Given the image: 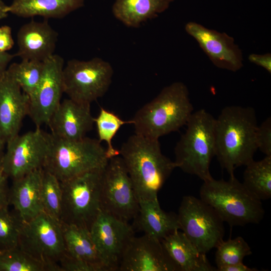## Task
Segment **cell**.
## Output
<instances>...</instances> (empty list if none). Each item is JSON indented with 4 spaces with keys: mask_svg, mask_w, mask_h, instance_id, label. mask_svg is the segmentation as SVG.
<instances>
[{
    "mask_svg": "<svg viewBox=\"0 0 271 271\" xmlns=\"http://www.w3.org/2000/svg\"><path fill=\"white\" fill-rule=\"evenodd\" d=\"M257 126L255 110L249 106H226L215 118V156L230 176L253 160Z\"/></svg>",
    "mask_w": 271,
    "mask_h": 271,
    "instance_id": "obj_1",
    "label": "cell"
},
{
    "mask_svg": "<svg viewBox=\"0 0 271 271\" xmlns=\"http://www.w3.org/2000/svg\"><path fill=\"white\" fill-rule=\"evenodd\" d=\"M119 152L139 202L157 199L158 192L176 168L162 153L159 140L134 133Z\"/></svg>",
    "mask_w": 271,
    "mask_h": 271,
    "instance_id": "obj_2",
    "label": "cell"
},
{
    "mask_svg": "<svg viewBox=\"0 0 271 271\" xmlns=\"http://www.w3.org/2000/svg\"><path fill=\"white\" fill-rule=\"evenodd\" d=\"M193 112L187 87L174 82L136 112L131 119L134 133L159 140L186 125Z\"/></svg>",
    "mask_w": 271,
    "mask_h": 271,
    "instance_id": "obj_3",
    "label": "cell"
},
{
    "mask_svg": "<svg viewBox=\"0 0 271 271\" xmlns=\"http://www.w3.org/2000/svg\"><path fill=\"white\" fill-rule=\"evenodd\" d=\"M199 194L200 198L231 226L258 224L265 214L261 201L234 175L228 180L212 178L203 181Z\"/></svg>",
    "mask_w": 271,
    "mask_h": 271,
    "instance_id": "obj_4",
    "label": "cell"
},
{
    "mask_svg": "<svg viewBox=\"0 0 271 271\" xmlns=\"http://www.w3.org/2000/svg\"><path fill=\"white\" fill-rule=\"evenodd\" d=\"M48 150L43 170L60 182L84 173L104 168L109 160L98 139L88 137L76 141L57 138L47 133Z\"/></svg>",
    "mask_w": 271,
    "mask_h": 271,
    "instance_id": "obj_5",
    "label": "cell"
},
{
    "mask_svg": "<svg viewBox=\"0 0 271 271\" xmlns=\"http://www.w3.org/2000/svg\"><path fill=\"white\" fill-rule=\"evenodd\" d=\"M215 118L204 109L193 112L174 150L176 168L203 181L213 177L210 165L215 156Z\"/></svg>",
    "mask_w": 271,
    "mask_h": 271,
    "instance_id": "obj_6",
    "label": "cell"
},
{
    "mask_svg": "<svg viewBox=\"0 0 271 271\" xmlns=\"http://www.w3.org/2000/svg\"><path fill=\"white\" fill-rule=\"evenodd\" d=\"M104 168L90 171L60 182V222L90 229L101 210V191Z\"/></svg>",
    "mask_w": 271,
    "mask_h": 271,
    "instance_id": "obj_7",
    "label": "cell"
},
{
    "mask_svg": "<svg viewBox=\"0 0 271 271\" xmlns=\"http://www.w3.org/2000/svg\"><path fill=\"white\" fill-rule=\"evenodd\" d=\"M18 246L44 264L48 271H61L59 263L66 252L62 225L44 211L23 221Z\"/></svg>",
    "mask_w": 271,
    "mask_h": 271,
    "instance_id": "obj_8",
    "label": "cell"
},
{
    "mask_svg": "<svg viewBox=\"0 0 271 271\" xmlns=\"http://www.w3.org/2000/svg\"><path fill=\"white\" fill-rule=\"evenodd\" d=\"M113 74L111 64L100 58L70 60L63 68L64 93L77 102L91 104L106 93Z\"/></svg>",
    "mask_w": 271,
    "mask_h": 271,
    "instance_id": "obj_9",
    "label": "cell"
},
{
    "mask_svg": "<svg viewBox=\"0 0 271 271\" xmlns=\"http://www.w3.org/2000/svg\"><path fill=\"white\" fill-rule=\"evenodd\" d=\"M180 228L199 251L206 254L223 240V221L200 198L185 196L177 214Z\"/></svg>",
    "mask_w": 271,
    "mask_h": 271,
    "instance_id": "obj_10",
    "label": "cell"
},
{
    "mask_svg": "<svg viewBox=\"0 0 271 271\" xmlns=\"http://www.w3.org/2000/svg\"><path fill=\"white\" fill-rule=\"evenodd\" d=\"M101 206V210L126 222L138 215L139 202L119 155L109 159L104 169Z\"/></svg>",
    "mask_w": 271,
    "mask_h": 271,
    "instance_id": "obj_11",
    "label": "cell"
},
{
    "mask_svg": "<svg viewBox=\"0 0 271 271\" xmlns=\"http://www.w3.org/2000/svg\"><path fill=\"white\" fill-rule=\"evenodd\" d=\"M0 169L8 178H20L43 169L48 150L47 132L40 127L17 134L7 143Z\"/></svg>",
    "mask_w": 271,
    "mask_h": 271,
    "instance_id": "obj_12",
    "label": "cell"
},
{
    "mask_svg": "<svg viewBox=\"0 0 271 271\" xmlns=\"http://www.w3.org/2000/svg\"><path fill=\"white\" fill-rule=\"evenodd\" d=\"M89 232L108 271L118 270L124 250L134 236L133 227L128 222L101 210Z\"/></svg>",
    "mask_w": 271,
    "mask_h": 271,
    "instance_id": "obj_13",
    "label": "cell"
},
{
    "mask_svg": "<svg viewBox=\"0 0 271 271\" xmlns=\"http://www.w3.org/2000/svg\"><path fill=\"white\" fill-rule=\"evenodd\" d=\"M64 59L53 54L44 61V68L40 82L29 97L28 115L40 127L48 123L60 104L64 93L63 71Z\"/></svg>",
    "mask_w": 271,
    "mask_h": 271,
    "instance_id": "obj_14",
    "label": "cell"
},
{
    "mask_svg": "<svg viewBox=\"0 0 271 271\" xmlns=\"http://www.w3.org/2000/svg\"><path fill=\"white\" fill-rule=\"evenodd\" d=\"M185 29L216 67L236 72L243 66L241 50L233 37L193 22L187 23Z\"/></svg>",
    "mask_w": 271,
    "mask_h": 271,
    "instance_id": "obj_15",
    "label": "cell"
},
{
    "mask_svg": "<svg viewBox=\"0 0 271 271\" xmlns=\"http://www.w3.org/2000/svg\"><path fill=\"white\" fill-rule=\"evenodd\" d=\"M119 271H179L160 240L146 234L131 238L122 256Z\"/></svg>",
    "mask_w": 271,
    "mask_h": 271,
    "instance_id": "obj_16",
    "label": "cell"
},
{
    "mask_svg": "<svg viewBox=\"0 0 271 271\" xmlns=\"http://www.w3.org/2000/svg\"><path fill=\"white\" fill-rule=\"evenodd\" d=\"M29 108V96L6 70L0 78V138L6 144L19 134Z\"/></svg>",
    "mask_w": 271,
    "mask_h": 271,
    "instance_id": "obj_17",
    "label": "cell"
},
{
    "mask_svg": "<svg viewBox=\"0 0 271 271\" xmlns=\"http://www.w3.org/2000/svg\"><path fill=\"white\" fill-rule=\"evenodd\" d=\"M94 119L91 112L90 104L68 98L60 102L47 125L54 136L76 141L86 137L92 129Z\"/></svg>",
    "mask_w": 271,
    "mask_h": 271,
    "instance_id": "obj_18",
    "label": "cell"
},
{
    "mask_svg": "<svg viewBox=\"0 0 271 271\" xmlns=\"http://www.w3.org/2000/svg\"><path fill=\"white\" fill-rule=\"evenodd\" d=\"M58 34L47 21H31L23 25L17 35V52L22 60L44 62L54 53Z\"/></svg>",
    "mask_w": 271,
    "mask_h": 271,
    "instance_id": "obj_19",
    "label": "cell"
},
{
    "mask_svg": "<svg viewBox=\"0 0 271 271\" xmlns=\"http://www.w3.org/2000/svg\"><path fill=\"white\" fill-rule=\"evenodd\" d=\"M43 174V169H40L13 180L9 203L24 222L44 211L41 194Z\"/></svg>",
    "mask_w": 271,
    "mask_h": 271,
    "instance_id": "obj_20",
    "label": "cell"
},
{
    "mask_svg": "<svg viewBox=\"0 0 271 271\" xmlns=\"http://www.w3.org/2000/svg\"><path fill=\"white\" fill-rule=\"evenodd\" d=\"M161 241L179 271L217 270L183 232L175 230Z\"/></svg>",
    "mask_w": 271,
    "mask_h": 271,
    "instance_id": "obj_21",
    "label": "cell"
},
{
    "mask_svg": "<svg viewBox=\"0 0 271 271\" xmlns=\"http://www.w3.org/2000/svg\"><path fill=\"white\" fill-rule=\"evenodd\" d=\"M133 220L137 229L160 241L180 228L177 214L164 211L158 199L140 201L139 212Z\"/></svg>",
    "mask_w": 271,
    "mask_h": 271,
    "instance_id": "obj_22",
    "label": "cell"
},
{
    "mask_svg": "<svg viewBox=\"0 0 271 271\" xmlns=\"http://www.w3.org/2000/svg\"><path fill=\"white\" fill-rule=\"evenodd\" d=\"M85 0H13L7 11L18 17L63 18L82 7Z\"/></svg>",
    "mask_w": 271,
    "mask_h": 271,
    "instance_id": "obj_23",
    "label": "cell"
},
{
    "mask_svg": "<svg viewBox=\"0 0 271 271\" xmlns=\"http://www.w3.org/2000/svg\"><path fill=\"white\" fill-rule=\"evenodd\" d=\"M66 254L94 266L97 271H108L87 228L61 223Z\"/></svg>",
    "mask_w": 271,
    "mask_h": 271,
    "instance_id": "obj_24",
    "label": "cell"
},
{
    "mask_svg": "<svg viewBox=\"0 0 271 271\" xmlns=\"http://www.w3.org/2000/svg\"><path fill=\"white\" fill-rule=\"evenodd\" d=\"M173 0H115L114 17L127 27L138 28L165 11Z\"/></svg>",
    "mask_w": 271,
    "mask_h": 271,
    "instance_id": "obj_25",
    "label": "cell"
},
{
    "mask_svg": "<svg viewBox=\"0 0 271 271\" xmlns=\"http://www.w3.org/2000/svg\"><path fill=\"white\" fill-rule=\"evenodd\" d=\"M242 184L260 200L271 197V156L262 160H254L246 166Z\"/></svg>",
    "mask_w": 271,
    "mask_h": 271,
    "instance_id": "obj_26",
    "label": "cell"
},
{
    "mask_svg": "<svg viewBox=\"0 0 271 271\" xmlns=\"http://www.w3.org/2000/svg\"><path fill=\"white\" fill-rule=\"evenodd\" d=\"M43 68L44 62L23 59L20 63L11 64L7 71L30 97L40 82Z\"/></svg>",
    "mask_w": 271,
    "mask_h": 271,
    "instance_id": "obj_27",
    "label": "cell"
},
{
    "mask_svg": "<svg viewBox=\"0 0 271 271\" xmlns=\"http://www.w3.org/2000/svg\"><path fill=\"white\" fill-rule=\"evenodd\" d=\"M98 140L107 144L106 155L109 159L119 156V152L114 148L112 141L120 127L125 124H132V120L124 121L112 111L101 107L99 113L94 119Z\"/></svg>",
    "mask_w": 271,
    "mask_h": 271,
    "instance_id": "obj_28",
    "label": "cell"
},
{
    "mask_svg": "<svg viewBox=\"0 0 271 271\" xmlns=\"http://www.w3.org/2000/svg\"><path fill=\"white\" fill-rule=\"evenodd\" d=\"M0 271H48V269L18 246L1 252Z\"/></svg>",
    "mask_w": 271,
    "mask_h": 271,
    "instance_id": "obj_29",
    "label": "cell"
},
{
    "mask_svg": "<svg viewBox=\"0 0 271 271\" xmlns=\"http://www.w3.org/2000/svg\"><path fill=\"white\" fill-rule=\"evenodd\" d=\"M216 248L217 270L223 266L243 262L245 257L252 254L250 246L241 236L223 240Z\"/></svg>",
    "mask_w": 271,
    "mask_h": 271,
    "instance_id": "obj_30",
    "label": "cell"
},
{
    "mask_svg": "<svg viewBox=\"0 0 271 271\" xmlns=\"http://www.w3.org/2000/svg\"><path fill=\"white\" fill-rule=\"evenodd\" d=\"M41 194L44 211L60 222L62 196L60 182L44 170Z\"/></svg>",
    "mask_w": 271,
    "mask_h": 271,
    "instance_id": "obj_31",
    "label": "cell"
},
{
    "mask_svg": "<svg viewBox=\"0 0 271 271\" xmlns=\"http://www.w3.org/2000/svg\"><path fill=\"white\" fill-rule=\"evenodd\" d=\"M23 221L16 212L0 209V249L3 251L18 246Z\"/></svg>",
    "mask_w": 271,
    "mask_h": 271,
    "instance_id": "obj_32",
    "label": "cell"
},
{
    "mask_svg": "<svg viewBox=\"0 0 271 271\" xmlns=\"http://www.w3.org/2000/svg\"><path fill=\"white\" fill-rule=\"evenodd\" d=\"M257 149L265 156H271V118L267 117L258 125L255 136Z\"/></svg>",
    "mask_w": 271,
    "mask_h": 271,
    "instance_id": "obj_33",
    "label": "cell"
},
{
    "mask_svg": "<svg viewBox=\"0 0 271 271\" xmlns=\"http://www.w3.org/2000/svg\"><path fill=\"white\" fill-rule=\"evenodd\" d=\"M14 44L11 28L7 25L0 27V51L7 52Z\"/></svg>",
    "mask_w": 271,
    "mask_h": 271,
    "instance_id": "obj_34",
    "label": "cell"
},
{
    "mask_svg": "<svg viewBox=\"0 0 271 271\" xmlns=\"http://www.w3.org/2000/svg\"><path fill=\"white\" fill-rule=\"evenodd\" d=\"M8 179L0 169V209L7 208L10 205Z\"/></svg>",
    "mask_w": 271,
    "mask_h": 271,
    "instance_id": "obj_35",
    "label": "cell"
},
{
    "mask_svg": "<svg viewBox=\"0 0 271 271\" xmlns=\"http://www.w3.org/2000/svg\"><path fill=\"white\" fill-rule=\"evenodd\" d=\"M248 60L258 66L265 69L268 73H271V54H251L248 56Z\"/></svg>",
    "mask_w": 271,
    "mask_h": 271,
    "instance_id": "obj_36",
    "label": "cell"
},
{
    "mask_svg": "<svg viewBox=\"0 0 271 271\" xmlns=\"http://www.w3.org/2000/svg\"><path fill=\"white\" fill-rule=\"evenodd\" d=\"M15 57V54L0 51V78L4 74L8 65Z\"/></svg>",
    "mask_w": 271,
    "mask_h": 271,
    "instance_id": "obj_37",
    "label": "cell"
},
{
    "mask_svg": "<svg viewBox=\"0 0 271 271\" xmlns=\"http://www.w3.org/2000/svg\"><path fill=\"white\" fill-rule=\"evenodd\" d=\"M218 271H257V269L249 267L243 262L227 265L217 269Z\"/></svg>",
    "mask_w": 271,
    "mask_h": 271,
    "instance_id": "obj_38",
    "label": "cell"
},
{
    "mask_svg": "<svg viewBox=\"0 0 271 271\" xmlns=\"http://www.w3.org/2000/svg\"><path fill=\"white\" fill-rule=\"evenodd\" d=\"M7 6L3 0H0V20L8 17L9 13L7 11Z\"/></svg>",
    "mask_w": 271,
    "mask_h": 271,
    "instance_id": "obj_39",
    "label": "cell"
},
{
    "mask_svg": "<svg viewBox=\"0 0 271 271\" xmlns=\"http://www.w3.org/2000/svg\"><path fill=\"white\" fill-rule=\"evenodd\" d=\"M6 144V143L0 138V168L5 152V146Z\"/></svg>",
    "mask_w": 271,
    "mask_h": 271,
    "instance_id": "obj_40",
    "label": "cell"
},
{
    "mask_svg": "<svg viewBox=\"0 0 271 271\" xmlns=\"http://www.w3.org/2000/svg\"><path fill=\"white\" fill-rule=\"evenodd\" d=\"M2 252V251L0 249V254Z\"/></svg>",
    "mask_w": 271,
    "mask_h": 271,
    "instance_id": "obj_41",
    "label": "cell"
}]
</instances>
